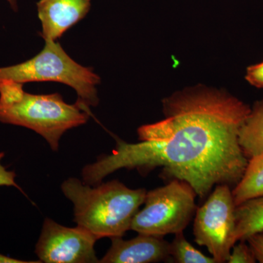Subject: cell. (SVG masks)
<instances>
[{"mask_svg": "<svg viewBox=\"0 0 263 263\" xmlns=\"http://www.w3.org/2000/svg\"><path fill=\"white\" fill-rule=\"evenodd\" d=\"M240 148L248 160L263 154V100L256 101L238 133Z\"/></svg>", "mask_w": 263, "mask_h": 263, "instance_id": "30bf717a", "label": "cell"}, {"mask_svg": "<svg viewBox=\"0 0 263 263\" xmlns=\"http://www.w3.org/2000/svg\"><path fill=\"white\" fill-rule=\"evenodd\" d=\"M232 193L235 206L250 199L263 196V154L249 159L245 174Z\"/></svg>", "mask_w": 263, "mask_h": 263, "instance_id": "7c38bea8", "label": "cell"}, {"mask_svg": "<svg viewBox=\"0 0 263 263\" xmlns=\"http://www.w3.org/2000/svg\"><path fill=\"white\" fill-rule=\"evenodd\" d=\"M235 240L247 241L249 237L263 233V196L247 200L235 206Z\"/></svg>", "mask_w": 263, "mask_h": 263, "instance_id": "8fae6325", "label": "cell"}, {"mask_svg": "<svg viewBox=\"0 0 263 263\" xmlns=\"http://www.w3.org/2000/svg\"><path fill=\"white\" fill-rule=\"evenodd\" d=\"M91 0H40L38 17L45 41H56L89 13Z\"/></svg>", "mask_w": 263, "mask_h": 263, "instance_id": "9c48e42d", "label": "cell"}, {"mask_svg": "<svg viewBox=\"0 0 263 263\" xmlns=\"http://www.w3.org/2000/svg\"><path fill=\"white\" fill-rule=\"evenodd\" d=\"M170 256L177 263H217L212 257H208L195 249L183 235V232L176 234L170 243Z\"/></svg>", "mask_w": 263, "mask_h": 263, "instance_id": "4fadbf2b", "label": "cell"}, {"mask_svg": "<svg viewBox=\"0 0 263 263\" xmlns=\"http://www.w3.org/2000/svg\"><path fill=\"white\" fill-rule=\"evenodd\" d=\"M164 119L138 128L139 143L116 138L110 155L82 170L83 182L98 186L118 170L146 175L156 167L189 183L204 198L216 185L235 186L249 160L238 133L251 107L222 90L196 86L164 99Z\"/></svg>", "mask_w": 263, "mask_h": 263, "instance_id": "6da1fadb", "label": "cell"}, {"mask_svg": "<svg viewBox=\"0 0 263 263\" xmlns=\"http://www.w3.org/2000/svg\"><path fill=\"white\" fill-rule=\"evenodd\" d=\"M9 3L12 9L16 12L18 10V1L17 0H6Z\"/></svg>", "mask_w": 263, "mask_h": 263, "instance_id": "ffe728a7", "label": "cell"}, {"mask_svg": "<svg viewBox=\"0 0 263 263\" xmlns=\"http://www.w3.org/2000/svg\"><path fill=\"white\" fill-rule=\"evenodd\" d=\"M257 259L247 241L240 240L235 243L230 252L228 262L229 263H255Z\"/></svg>", "mask_w": 263, "mask_h": 263, "instance_id": "9a60e30c", "label": "cell"}, {"mask_svg": "<svg viewBox=\"0 0 263 263\" xmlns=\"http://www.w3.org/2000/svg\"><path fill=\"white\" fill-rule=\"evenodd\" d=\"M62 193L74 205V221L98 239L123 237L144 203L145 189L128 188L117 180L90 186L75 178L62 184Z\"/></svg>", "mask_w": 263, "mask_h": 263, "instance_id": "7a4b0ae2", "label": "cell"}, {"mask_svg": "<svg viewBox=\"0 0 263 263\" xmlns=\"http://www.w3.org/2000/svg\"><path fill=\"white\" fill-rule=\"evenodd\" d=\"M23 86L10 79L0 81V105H11L20 102L26 92Z\"/></svg>", "mask_w": 263, "mask_h": 263, "instance_id": "5bb4252c", "label": "cell"}, {"mask_svg": "<svg viewBox=\"0 0 263 263\" xmlns=\"http://www.w3.org/2000/svg\"><path fill=\"white\" fill-rule=\"evenodd\" d=\"M111 246L100 259L103 263H151L171 259L170 243L163 237L139 234L130 240L112 238Z\"/></svg>", "mask_w": 263, "mask_h": 263, "instance_id": "ba28073f", "label": "cell"}, {"mask_svg": "<svg viewBox=\"0 0 263 263\" xmlns=\"http://www.w3.org/2000/svg\"><path fill=\"white\" fill-rule=\"evenodd\" d=\"M36 263V262H41V261H32V262H28V261H22L20 260V259H17L14 258H12V257H8V256H5L4 254H0V263Z\"/></svg>", "mask_w": 263, "mask_h": 263, "instance_id": "d6986e66", "label": "cell"}, {"mask_svg": "<svg viewBox=\"0 0 263 263\" xmlns=\"http://www.w3.org/2000/svg\"><path fill=\"white\" fill-rule=\"evenodd\" d=\"M98 238L80 226L67 228L45 219L35 253L41 262H100L95 251Z\"/></svg>", "mask_w": 263, "mask_h": 263, "instance_id": "52a82bcc", "label": "cell"}, {"mask_svg": "<svg viewBox=\"0 0 263 263\" xmlns=\"http://www.w3.org/2000/svg\"><path fill=\"white\" fill-rule=\"evenodd\" d=\"M227 184L216 185L195 213L193 234L197 245L206 247L217 263L228 262L235 240V205Z\"/></svg>", "mask_w": 263, "mask_h": 263, "instance_id": "8992f818", "label": "cell"}, {"mask_svg": "<svg viewBox=\"0 0 263 263\" xmlns=\"http://www.w3.org/2000/svg\"><path fill=\"white\" fill-rule=\"evenodd\" d=\"M90 116L77 103L73 105L65 103L58 93L32 95L25 92L18 103L0 105V122L36 132L47 141L53 151H58L64 133L86 124Z\"/></svg>", "mask_w": 263, "mask_h": 263, "instance_id": "277c9868", "label": "cell"}, {"mask_svg": "<svg viewBox=\"0 0 263 263\" xmlns=\"http://www.w3.org/2000/svg\"><path fill=\"white\" fill-rule=\"evenodd\" d=\"M4 79L23 84L53 81L67 85L77 92L76 103L91 115L90 107L99 104L96 86L100 83V76L91 67L74 61L56 41H46L42 51L27 61L0 67V81Z\"/></svg>", "mask_w": 263, "mask_h": 263, "instance_id": "3957f363", "label": "cell"}, {"mask_svg": "<svg viewBox=\"0 0 263 263\" xmlns=\"http://www.w3.org/2000/svg\"><path fill=\"white\" fill-rule=\"evenodd\" d=\"M247 242L253 251L257 262L263 263V233L252 235Z\"/></svg>", "mask_w": 263, "mask_h": 263, "instance_id": "e0dca14e", "label": "cell"}, {"mask_svg": "<svg viewBox=\"0 0 263 263\" xmlns=\"http://www.w3.org/2000/svg\"><path fill=\"white\" fill-rule=\"evenodd\" d=\"M5 157V153L0 152V186H15L20 189L15 179L16 174L13 171H8L1 163V161Z\"/></svg>", "mask_w": 263, "mask_h": 263, "instance_id": "ac0fdd59", "label": "cell"}, {"mask_svg": "<svg viewBox=\"0 0 263 263\" xmlns=\"http://www.w3.org/2000/svg\"><path fill=\"white\" fill-rule=\"evenodd\" d=\"M196 196L189 183L179 179L147 192L144 207L133 218L130 230L157 237L181 233L196 212Z\"/></svg>", "mask_w": 263, "mask_h": 263, "instance_id": "5b68a950", "label": "cell"}, {"mask_svg": "<svg viewBox=\"0 0 263 263\" xmlns=\"http://www.w3.org/2000/svg\"><path fill=\"white\" fill-rule=\"evenodd\" d=\"M245 79L252 86L263 89V61L247 67Z\"/></svg>", "mask_w": 263, "mask_h": 263, "instance_id": "2e32d148", "label": "cell"}]
</instances>
